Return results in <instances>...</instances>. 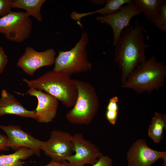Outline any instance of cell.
I'll use <instances>...</instances> for the list:
<instances>
[{"label": "cell", "mask_w": 166, "mask_h": 166, "mask_svg": "<svg viewBox=\"0 0 166 166\" xmlns=\"http://www.w3.org/2000/svg\"><path fill=\"white\" fill-rule=\"evenodd\" d=\"M30 88L41 90L53 96L68 108H72L77 92L73 79L61 72L48 71L31 80L23 78Z\"/></svg>", "instance_id": "cell-3"}, {"label": "cell", "mask_w": 166, "mask_h": 166, "mask_svg": "<svg viewBox=\"0 0 166 166\" xmlns=\"http://www.w3.org/2000/svg\"><path fill=\"white\" fill-rule=\"evenodd\" d=\"M141 13L133 0L132 2L122 6L115 13L108 15L98 16L96 17V19L111 27L113 33V45L114 46L122 31L130 26L131 20Z\"/></svg>", "instance_id": "cell-8"}, {"label": "cell", "mask_w": 166, "mask_h": 166, "mask_svg": "<svg viewBox=\"0 0 166 166\" xmlns=\"http://www.w3.org/2000/svg\"><path fill=\"white\" fill-rule=\"evenodd\" d=\"M113 160L108 156H102L91 166H112Z\"/></svg>", "instance_id": "cell-23"}, {"label": "cell", "mask_w": 166, "mask_h": 166, "mask_svg": "<svg viewBox=\"0 0 166 166\" xmlns=\"http://www.w3.org/2000/svg\"><path fill=\"white\" fill-rule=\"evenodd\" d=\"M166 126L165 114L155 112L149 126L148 134L155 143H159L163 138L164 129Z\"/></svg>", "instance_id": "cell-18"}, {"label": "cell", "mask_w": 166, "mask_h": 166, "mask_svg": "<svg viewBox=\"0 0 166 166\" xmlns=\"http://www.w3.org/2000/svg\"><path fill=\"white\" fill-rule=\"evenodd\" d=\"M27 93L37 99V106L35 109L37 121L41 123L53 121L57 114L58 100L47 93L32 88H30Z\"/></svg>", "instance_id": "cell-13"}, {"label": "cell", "mask_w": 166, "mask_h": 166, "mask_svg": "<svg viewBox=\"0 0 166 166\" xmlns=\"http://www.w3.org/2000/svg\"><path fill=\"white\" fill-rule=\"evenodd\" d=\"M72 136L69 133L54 130L51 133L49 140L43 141L41 149L52 158L58 162H63L74 152Z\"/></svg>", "instance_id": "cell-7"}, {"label": "cell", "mask_w": 166, "mask_h": 166, "mask_svg": "<svg viewBox=\"0 0 166 166\" xmlns=\"http://www.w3.org/2000/svg\"><path fill=\"white\" fill-rule=\"evenodd\" d=\"M77 95L74 105L66 114L70 123L88 125L96 115L99 101L96 90L89 82L73 79Z\"/></svg>", "instance_id": "cell-4"}, {"label": "cell", "mask_w": 166, "mask_h": 166, "mask_svg": "<svg viewBox=\"0 0 166 166\" xmlns=\"http://www.w3.org/2000/svg\"><path fill=\"white\" fill-rule=\"evenodd\" d=\"M7 137L0 133V150L7 151L9 148L6 146Z\"/></svg>", "instance_id": "cell-26"}, {"label": "cell", "mask_w": 166, "mask_h": 166, "mask_svg": "<svg viewBox=\"0 0 166 166\" xmlns=\"http://www.w3.org/2000/svg\"><path fill=\"white\" fill-rule=\"evenodd\" d=\"M8 58L2 48L0 46V74L3 71L8 62Z\"/></svg>", "instance_id": "cell-24"}, {"label": "cell", "mask_w": 166, "mask_h": 166, "mask_svg": "<svg viewBox=\"0 0 166 166\" xmlns=\"http://www.w3.org/2000/svg\"><path fill=\"white\" fill-rule=\"evenodd\" d=\"M0 128L7 135L6 146L16 150L22 147L29 148L35 155L40 156V150L43 141L36 139L23 130L18 125H0Z\"/></svg>", "instance_id": "cell-12"}, {"label": "cell", "mask_w": 166, "mask_h": 166, "mask_svg": "<svg viewBox=\"0 0 166 166\" xmlns=\"http://www.w3.org/2000/svg\"><path fill=\"white\" fill-rule=\"evenodd\" d=\"M133 0H109L105 3V6L102 8L95 11L84 13H79L76 11L72 12L71 17L73 20L80 23L81 19L88 15L99 14L101 16H106L112 14L118 11L125 4H128L132 2Z\"/></svg>", "instance_id": "cell-15"}, {"label": "cell", "mask_w": 166, "mask_h": 166, "mask_svg": "<svg viewBox=\"0 0 166 166\" xmlns=\"http://www.w3.org/2000/svg\"><path fill=\"white\" fill-rule=\"evenodd\" d=\"M7 114L37 119L35 110H27L13 95L3 89L0 97V117Z\"/></svg>", "instance_id": "cell-14"}, {"label": "cell", "mask_w": 166, "mask_h": 166, "mask_svg": "<svg viewBox=\"0 0 166 166\" xmlns=\"http://www.w3.org/2000/svg\"><path fill=\"white\" fill-rule=\"evenodd\" d=\"M166 77L165 63L152 55L135 68L122 86L140 94L150 93L164 86Z\"/></svg>", "instance_id": "cell-2"}, {"label": "cell", "mask_w": 166, "mask_h": 166, "mask_svg": "<svg viewBox=\"0 0 166 166\" xmlns=\"http://www.w3.org/2000/svg\"><path fill=\"white\" fill-rule=\"evenodd\" d=\"M162 0H133V2L143 13L146 20L152 23Z\"/></svg>", "instance_id": "cell-19"}, {"label": "cell", "mask_w": 166, "mask_h": 166, "mask_svg": "<svg viewBox=\"0 0 166 166\" xmlns=\"http://www.w3.org/2000/svg\"><path fill=\"white\" fill-rule=\"evenodd\" d=\"M160 30L166 33V1L162 0L152 22Z\"/></svg>", "instance_id": "cell-20"}, {"label": "cell", "mask_w": 166, "mask_h": 166, "mask_svg": "<svg viewBox=\"0 0 166 166\" xmlns=\"http://www.w3.org/2000/svg\"><path fill=\"white\" fill-rule=\"evenodd\" d=\"M35 155L32 150L22 147L12 154L0 155V166H23L22 160Z\"/></svg>", "instance_id": "cell-16"}, {"label": "cell", "mask_w": 166, "mask_h": 166, "mask_svg": "<svg viewBox=\"0 0 166 166\" xmlns=\"http://www.w3.org/2000/svg\"><path fill=\"white\" fill-rule=\"evenodd\" d=\"M145 32L137 18L133 25L123 30L114 46V61L121 71L122 86L135 68L147 59L145 50L149 45L145 43Z\"/></svg>", "instance_id": "cell-1"}, {"label": "cell", "mask_w": 166, "mask_h": 166, "mask_svg": "<svg viewBox=\"0 0 166 166\" xmlns=\"http://www.w3.org/2000/svg\"><path fill=\"white\" fill-rule=\"evenodd\" d=\"M32 27V20L26 12L11 11L0 18V33L13 42L21 43L27 39Z\"/></svg>", "instance_id": "cell-6"}, {"label": "cell", "mask_w": 166, "mask_h": 166, "mask_svg": "<svg viewBox=\"0 0 166 166\" xmlns=\"http://www.w3.org/2000/svg\"><path fill=\"white\" fill-rule=\"evenodd\" d=\"M45 166H70V165L67 161L58 162L51 160L49 163Z\"/></svg>", "instance_id": "cell-27"}, {"label": "cell", "mask_w": 166, "mask_h": 166, "mask_svg": "<svg viewBox=\"0 0 166 166\" xmlns=\"http://www.w3.org/2000/svg\"><path fill=\"white\" fill-rule=\"evenodd\" d=\"M13 0H0V17H2L11 11Z\"/></svg>", "instance_id": "cell-21"}, {"label": "cell", "mask_w": 166, "mask_h": 166, "mask_svg": "<svg viewBox=\"0 0 166 166\" xmlns=\"http://www.w3.org/2000/svg\"><path fill=\"white\" fill-rule=\"evenodd\" d=\"M45 2V0H13L12 8L23 9L30 17L41 22L42 19L41 8Z\"/></svg>", "instance_id": "cell-17"}, {"label": "cell", "mask_w": 166, "mask_h": 166, "mask_svg": "<svg viewBox=\"0 0 166 166\" xmlns=\"http://www.w3.org/2000/svg\"><path fill=\"white\" fill-rule=\"evenodd\" d=\"M56 53L53 48L38 52L31 47H26L23 54L19 58L17 65L25 73L33 76L35 72L42 67L54 64Z\"/></svg>", "instance_id": "cell-10"}, {"label": "cell", "mask_w": 166, "mask_h": 166, "mask_svg": "<svg viewBox=\"0 0 166 166\" xmlns=\"http://www.w3.org/2000/svg\"><path fill=\"white\" fill-rule=\"evenodd\" d=\"M107 0H97V1H92L93 3L94 4L97 5H101L105 3Z\"/></svg>", "instance_id": "cell-28"}, {"label": "cell", "mask_w": 166, "mask_h": 166, "mask_svg": "<svg viewBox=\"0 0 166 166\" xmlns=\"http://www.w3.org/2000/svg\"><path fill=\"white\" fill-rule=\"evenodd\" d=\"M72 139L75 154L66 159L70 166H83L87 164L92 165L103 156L99 149L85 139L81 134L73 135Z\"/></svg>", "instance_id": "cell-9"}, {"label": "cell", "mask_w": 166, "mask_h": 166, "mask_svg": "<svg viewBox=\"0 0 166 166\" xmlns=\"http://www.w3.org/2000/svg\"><path fill=\"white\" fill-rule=\"evenodd\" d=\"M118 101L119 99L117 96H115L112 97L109 100L106 107V110L118 112Z\"/></svg>", "instance_id": "cell-22"}, {"label": "cell", "mask_w": 166, "mask_h": 166, "mask_svg": "<svg viewBox=\"0 0 166 166\" xmlns=\"http://www.w3.org/2000/svg\"><path fill=\"white\" fill-rule=\"evenodd\" d=\"M163 160L166 166V152L155 150L149 147L146 141L139 139L134 142L127 154L128 166H151L159 159Z\"/></svg>", "instance_id": "cell-11"}, {"label": "cell", "mask_w": 166, "mask_h": 166, "mask_svg": "<svg viewBox=\"0 0 166 166\" xmlns=\"http://www.w3.org/2000/svg\"><path fill=\"white\" fill-rule=\"evenodd\" d=\"M89 42L88 33L83 32L80 40L71 49L59 51L53 70L70 76L90 70L92 64L88 59L86 50Z\"/></svg>", "instance_id": "cell-5"}, {"label": "cell", "mask_w": 166, "mask_h": 166, "mask_svg": "<svg viewBox=\"0 0 166 166\" xmlns=\"http://www.w3.org/2000/svg\"><path fill=\"white\" fill-rule=\"evenodd\" d=\"M118 112L106 110L105 116L109 123L112 125L115 124L118 117Z\"/></svg>", "instance_id": "cell-25"}]
</instances>
